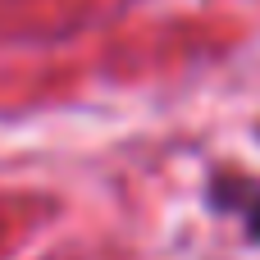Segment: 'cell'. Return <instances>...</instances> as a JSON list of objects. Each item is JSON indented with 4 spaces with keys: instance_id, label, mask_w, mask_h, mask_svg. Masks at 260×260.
<instances>
[{
    "instance_id": "obj_1",
    "label": "cell",
    "mask_w": 260,
    "mask_h": 260,
    "mask_svg": "<svg viewBox=\"0 0 260 260\" xmlns=\"http://www.w3.org/2000/svg\"><path fill=\"white\" fill-rule=\"evenodd\" d=\"M247 233H251V242H260V197H256V206L247 210Z\"/></svg>"
}]
</instances>
